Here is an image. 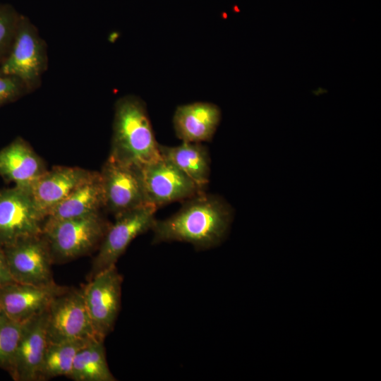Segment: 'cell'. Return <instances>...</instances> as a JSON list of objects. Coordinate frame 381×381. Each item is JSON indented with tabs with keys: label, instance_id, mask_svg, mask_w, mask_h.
Instances as JSON below:
<instances>
[{
	"label": "cell",
	"instance_id": "obj_14",
	"mask_svg": "<svg viewBox=\"0 0 381 381\" xmlns=\"http://www.w3.org/2000/svg\"><path fill=\"white\" fill-rule=\"evenodd\" d=\"M47 310L23 324L13 367L10 374L16 381H37L48 346Z\"/></svg>",
	"mask_w": 381,
	"mask_h": 381
},
{
	"label": "cell",
	"instance_id": "obj_19",
	"mask_svg": "<svg viewBox=\"0 0 381 381\" xmlns=\"http://www.w3.org/2000/svg\"><path fill=\"white\" fill-rule=\"evenodd\" d=\"M68 378L74 381H116L107 364L104 339H95L76 354Z\"/></svg>",
	"mask_w": 381,
	"mask_h": 381
},
{
	"label": "cell",
	"instance_id": "obj_24",
	"mask_svg": "<svg viewBox=\"0 0 381 381\" xmlns=\"http://www.w3.org/2000/svg\"><path fill=\"white\" fill-rule=\"evenodd\" d=\"M13 282L4 248L0 246V288Z\"/></svg>",
	"mask_w": 381,
	"mask_h": 381
},
{
	"label": "cell",
	"instance_id": "obj_10",
	"mask_svg": "<svg viewBox=\"0 0 381 381\" xmlns=\"http://www.w3.org/2000/svg\"><path fill=\"white\" fill-rule=\"evenodd\" d=\"M44 219L27 190L16 186L0 189V246L42 234Z\"/></svg>",
	"mask_w": 381,
	"mask_h": 381
},
{
	"label": "cell",
	"instance_id": "obj_15",
	"mask_svg": "<svg viewBox=\"0 0 381 381\" xmlns=\"http://www.w3.org/2000/svg\"><path fill=\"white\" fill-rule=\"evenodd\" d=\"M47 170L43 159L22 137L0 150V176L14 186L28 189Z\"/></svg>",
	"mask_w": 381,
	"mask_h": 381
},
{
	"label": "cell",
	"instance_id": "obj_11",
	"mask_svg": "<svg viewBox=\"0 0 381 381\" xmlns=\"http://www.w3.org/2000/svg\"><path fill=\"white\" fill-rule=\"evenodd\" d=\"M140 173L147 202L157 208L204 192V189L162 156L144 166Z\"/></svg>",
	"mask_w": 381,
	"mask_h": 381
},
{
	"label": "cell",
	"instance_id": "obj_9",
	"mask_svg": "<svg viewBox=\"0 0 381 381\" xmlns=\"http://www.w3.org/2000/svg\"><path fill=\"white\" fill-rule=\"evenodd\" d=\"M3 248L15 282L34 285L54 282L51 269L54 262L43 234L22 238Z\"/></svg>",
	"mask_w": 381,
	"mask_h": 381
},
{
	"label": "cell",
	"instance_id": "obj_4",
	"mask_svg": "<svg viewBox=\"0 0 381 381\" xmlns=\"http://www.w3.org/2000/svg\"><path fill=\"white\" fill-rule=\"evenodd\" d=\"M47 63L44 41L37 28L22 15L10 50L0 63L1 71L19 79L30 93L40 85Z\"/></svg>",
	"mask_w": 381,
	"mask_h": 381
},
{
	"label": "cell",
	"instance_id": "obj_18",
	"mask_svg": "<svg viewBox=\"0 0 381 381\" xmlns=\"http://www.w3.org/2000/svg\"><path fill=\"white\" fill-rule=\"evenodd\" d=\"M162 157L171 162L199 187L204 189L209 181V152L201 143L182 141L177 146L159 145Z\"/></svg>",
	"mask_w": 381,
	"mask_h": 381
},
{
	"label": "cell",
	"instance_id": "obj_1",
	"mask_svg": "<svg viewBox=\"0 0 381 381\" xmlns=\"http://www.w3.org/2000/svg\"><path fill=\"white\" fill-rule=\"evenodd\" d=\"M232 219V209L222 198L202 192L186 200L169 217L155 221L152 243L181 241L198 249L214 248L226 237Z\"/></svg>",
	"mask_w": 381,
	"mask_h": 381
},
{
	"label": "cell",
	"instance_id": "obj_20",
	"mask_svg": "<svg viewBox=\"0 0 381 381\" xmlns=\"http://www.w3.org/2000/svg\"><path fill=\"white\" fill-rule=\"evenodd\" d=\"M93 339L48 344L37 381L48 380L59 376L68 377L77 353Z\"/></svg>",
	"mask_w": 381,
	"mask_h": 381
},
{
	"label": "cell",
	"instance_id": "obj_25",
	"mask_svg": "<svg viewBox=\"0 0 381 381\" xmlns=\"http://www.w3.org/2000/svg\"><path fill=\"white\" fill-rule=\"evenodd\" d=\"M1 308H0V314H1Z\"/></svg>",
	"mask_w": 381,
	"mask_h": 381
},
{
	"label": "cell",
	"instance_id": "obj_8",
	"mask_svg": "<svg viewBox=\"0 0 381 381\" xmlns=\"http://www.w3.org/2000/svg\"><path fill=\"white\" fill-rule=\"evenodd\" d=\"M123 277L113 265L90 278L83 289L85 303L97 336L102 339L112 331L121 298Z\"/></svg>",
	"mask_w": 381,
	"mask_h": 381
},
{
	"label": "cell",
	"instance_id": "obj_6",
	"mask_svg": "<svg viewBox=\"0 0 381 381\" xmlns=\"http://www.w3.org/2000/svg\"><path fill=\"white\" fill-rule=\"evenodd\" d=\"M157 210L154 205H147L115 217L114 223L109 225L92 261L90 278L116 265L131 241L152 229Z\"/></svg>",
	"mask_w": 381,
	"mask_h": 381
},
{
	"label": "cell",
	"instance_id": "obj_2",
	"mask_svg": "<svg viewBox=\"0 0 381 381\" xmlns=\"http://www.w3.org/2000/svg\"><path fill=\"white\" fill-rule=\"evenodd\" d=\"M159 145L144 102L134 95L119 99L114 106L109 157L141 169L161 157Z\"/></svg>",
	"mask_w": 381,
	"mask_h": 381
},
{
	"label": "cell",
	"instance_id": "obj_3",
	"mask_svg": "<svg viewBox=\"0 0 381 381\" xmlns=\"http://www.w3.org/2000/svg\"><path fill=\"white\" fill-rule=\"evenodd\" d=\"M109 225L100 212L44 222L42 234L53 262H65L92 252L99 246Z\"/></svg>",
	"mask_w": 381,
	"mask_h": 381
},
{
	"label": "cell",
	"instance_id": "obj_13",
	"mask_svg": "<svg viewBox=\"0 0 381 381\" xmlns=\"http://www.w3.org/2000/svg\"><path fill=\"white\" fill-rule=\"evenodd\" d=\"M92 172L78 167L56 166L47 169L25 190L45 219L49 213Z\"/></svg>",
	"mask_w": 381,
	"mask_h": 381
},
{
	"label": "cell",
	"instance_id": "obj_21",
	"mask_svg": "<svg viewBox=\"0 0 381 381\" xmlns=\"http://www.w3.org/2000/svg\"><path fill=\"white\" fill-rule=\"evenodd\" d=\"M23 324L0 314V368L11 373Z\"/></svg>",
	"mask_w": 381,
	"mask_h": 381
},
{
	"label": "cell",
	"instance_id": "obj_23",
	"mask_svg": "<svg viewBox=\"0 0 381 381\" xmlns=\"http://www.w3.org/2000/svg\"><path fill=\"white\" fill-rule=\"evenodd\" d=\"M27 93H29L28 89L19 79L0 69V107L18 100Z\"/></svg>",
	"mask_w": 381,
	"mask_h": 381
},
{
	"label": "cell",
	"instance_id": "obj_5",
	"mask_svg": "<svg viewBox=\"0 0 381 381\" xmlns=\"http://www.w3.org/2000/svg\"><path fill=\"white\" fill-rule=\"evenodd\" d=\"M46 330L48 344L100 339L93 328L82 288H67L52 300L47 309Z\"/></svg>",
	"mask_w": 381,
	"mask_h": 381
},
{
	"label": "cell",
	"instance_id": "obj_17",
	"mask_svg": "<svg viewBox=\"0 0 381 381\" xmlns=\"http://www.w3.org/2000/svg\"><path fill=\"white\" fill-rule=\"evenodd\" d=\"M104 208V195L99 171L92 174L57 205L44 222H53L86 216Z\"/></svg>",
	"mask_w": 381,
	"mask_h": 381
},
{
	"label": "cell",
	"instance_id": "obj_7",
	"mask_svg": "<svg viewBox=\"0 0 381 381\" xmlns=\"http://www.w3.org/2000/svg\"><path fill=\"white\" fill-rule=\"evenodd\" d=\"M104 209L116 217L147 205L140 169L108 157L99 171Z\"/></svg>",
	"mask_w": 381,
	"mask_h": 381
},
{
	"label": "cell",
	"instance_id": "obj_22",
	"mask_svg": "<svg viewBox=\"0 0 381 381\" xmlns=\"http://www.w3.org/2000/svg\"><path fill=\"white\" fill-rule=\"evenodd\" d=\"M21 16L11 5L0 4V63L10 50Z\"/></svg>",
	"mask_w": 381,
	"mask_h": 381
},
{
	"label": "cell",
	"instance_id": "obj_16",
	"mask_svg": "<svg viewBox=\"0 0 381 381\" xmlns=\"http://www.w3.org/2000/svg\"><path fill=\"white\" fill-rule=\"evenodd\" d=\"M221 120L214 104L197 102L179 106L173 118L176 136L184 142L202 143L212 138Z\"/></svg>",
	"mask_w": 381,
	"mask_h": 381
},
{
	"label": "cell",
	"instance_id": "obj_12",
	"mask_svg": "<svg viewBox=\"0 0 381 381\" xmlns=\"http://www.w3.org/2000/svg\"><path fill=\"white\" fill-rule=\"evenodd\" d=\"M67 288L55 282L34 285L14 281L0 288V308L10 319L24 323L44 312L52 300Z\"/></svg>",
	"mask_w": 381,
	"mask_h": 381
}]
</instances>
